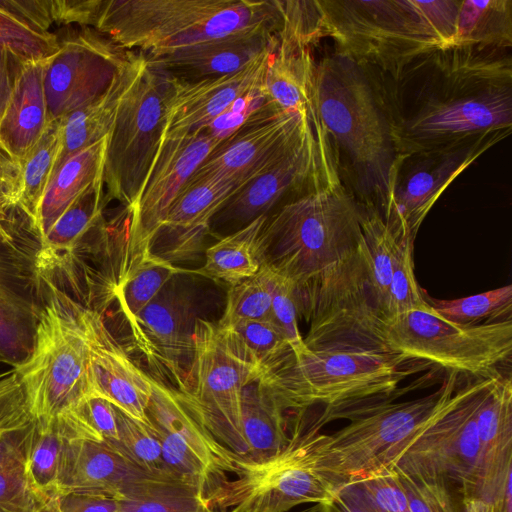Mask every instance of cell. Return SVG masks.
Wrapping results in <instances>:
<instances>
[{"mask_svg": "<svg viewBox=\"0 0 512 512\" xmlns=\"http://www.w3.org/2000/svg\"><path fill=\"white\" fill-rule=\"evenodd\" d=\"M281 23L277 0H101L92 28L152 55Z\"/></svg>", "mask_w": 512, "mask_h": 512, "instance_id": "cell-1", "label": "cell"}, {"mask_svg": "<svg viewBox=\"0 0 512 512\" xmlns=\"http://www.w3.org/2000/svg\"><path fill=\"white\" fill-rule=\"evenodd\" d=\"M363 215L339 176L326 180L268 215L263 264L298 288L360 248Z\"/></svg>", "mask_w": 512, "mask_h": 512, "instance_id": "cell-2", "label": "cell"}, {"mask_svg": "<svg viewBox=\"0 0 512 512\" xmlns=\"http://www.w3.org/2000/svg\"><path fill=\"white\" fill-rule=\"evenodd\" d=\"M315 103L323 128L348 156L359 185L383 204L397 161L386 120L355 61L338 55L316 65Z\"/></svg>", "mask_w": 512, "mask_h": 512, "instance_id": "cell-3", "label": "cell"}, {"mask_svg": "<svg viewBox=\"0 0 512 512\" xmlns=\"http://www.w3.org/2000/svg\"><path fill=\"white\" fill-rule=\"evenodd\" d=\"M411 361L394 352L307 349L258 379L285 411L322 404L326 417L352 403L390 395L415 371Z\"/></svg>", "mask_w": 512, "mask_h": 512, "instance_id": "cell-4", "label": "cell"}, {"mask_svg": "<svg viewBox=\"0 0 512 512\" xmlns=\"http://www.w3.org/2000/svg\"><path fill=\"white\" fill-rule=\"evenodd\" d=\"M320 425L294 426L286 446L263 461L236 455L235 478H226L211 493L209 504L218 512H288L304 504H325L339 485L321 461Z\"/></svg>", "mask_w": 512, "mask_h": 512, "instance_id": "cell-5", "label": "cell"}, {"mask_svg": "<svg viewBox=\"0 0 512 512\" xmlns=\"http://www.w3.org/2000/svg\"><path fill=\"white\" fill-rule=\"evenodd\" d=\"M310 350L391 352L372 287L364 242L350 257L294 288Z\"/></svg>", "mask_w": 512, "mask_h": 512, "instance_id": "cell-6", "label": "cell"}, {"mask_svg": "<svg viewBox=\"0 0 512 512\" xmlns=\"http://www.w3.org/2000/svg\"><path fill=\"white\" fill-rule=\"evenodd\" d=\"M29 356L12 367L32 420H52L91 393L89 350L71 299L51 286Z\"/></svg>", "mask_w": 512, "mask_h": 512, "instance_id": "cell-7", "label": "cell"}, {"mask_svg": "<svg viewBox=\"0 0 512 512\" xmlns=\"http://www.w3.org/2000/svg\"><path fill=\"white\" fill-rule=\"evenodd\" d=\"M173 80L145 63L123 95L108 135L104 162L106 199L132 207L161 144Z\"/></svg>", "mask_w": 512, "mask_h": 512, "instance_id": "cell-8", "label": "cell"}, {"mask_svg": "<svg viewBox=\"0 0 512 512\" xmlns=\"http://www.w3.org/2000/svg\"><path fill=\"white\" fill-rule=\"evenodd\" d=\"M496 377L478 379L448 397L399 448L389 466L407 474L442 478L463 498L476 497L480 471L476 414Z\"/></svg>", "mask_w": 512, "mask_h": 512, "instance_id": "cell-9", "label": "cell"}, {"mask_svg": "<svg viewBox=\"0 0 512 512\" xmlns=\"http://www.w3.org/2000/svg\"><path fill=\"white\" fill-rule=\"evenodd\" d=\"M391 352L478 379L496 377L512 354V320L464 326L434 310H413L385 320Z\"/></svg>", "mask_w": 512, "mask_h": 512, "instance_id": "cell-10", "label": "cell"}, {"mask_svg": "<svg viewBox=\"0 0 512 512\" xmlns=\"http://www.w3.org/2000/svg\"><path fill=\"white\" fill-rule=\"evenodd\" d=\"M457 377L450 372L432 394L368 407L333 435L323 434L320 454L326 472L343 485L389 466L399 448L456 392Z\"/></svg>", "mask_w": 512, "mask_h": 512, "instance_id": "cell-11", "label": "cell"}, {"mask_svg": "<svg viewBox=\"0 0 512 512\" xmlns=\"http://www.w3.org/2000/svg\"><path fill=\"white\" fill-rule=\"evenodd\" d=\"M325 34L342 55L394 67L441 50L414 0L318 1Z\"/></svg>", "mask_w": 512, "mask_h": 512, "instance_id": "cell-12", "label": "cell"}, {"mask_svg": "<svg viewBox=\"0 0 512 512\" xmlns=\"http://www.w3.org/2000/svg\"><path fill=\"white\" fill-rule=\"evenodd\" d=\"M193 354L176 389L213 436L240 457L248 454L241 423V393L257 379L226 346L217 324L197 318Z\"/></svg>", "mask_w": 512, "mask_h": 512, "instance_id": "cell-13", "label": "cell"}, {"mask_svg": "<svg viewBox=\"0 0 512 512\" xmlns=\"http://www.w3.org/2000/svg\"><path fill=\"white\" fill-rule=\"evenodd\" d=\"M339 176L330 138L321 122H311L266 168L246 181L215 214L211 224L240 229L292 198Z\"/></svg>", "mask_w": 512, "mask_h": 512, "instance_id": "cell-14", "label": "cell"}, {"mask_svg": "<svg viewBox=\"0 0 512 512\" xmlns=\"http://www.w3.org/2000/svg\"><path fill=\"white\" fill-rule=\"evenodd\" d=\"M151 385L146 416L160 440L163 460L174 477L196 487L208 501L227 474H233L236 454L213 436L176 389L153 378Z\"/></svg>", "mask_w": 512, "mask_h": 512, "instance_id": "cell-15", "label": "cell"}, {"mask_svg": "<svg viewBox=\"0 0 512 512\" xmlns=\"http://www.w3.org/2000/svg\"><path fill=\"white\" fill-rule=\"evenodd\" d=\"M133 53L92 27L58 39L57 50L47 58L44 70L49 121L99 98Z\"/></svg>", "mask_w": 512, "mask_h": 512, "instance_id": "cell-16", "label": "cell"}, {"mask_svg": "<svg viewBox=\"0 0 512 512\" xmlns=\"http://www.w3.org/2000/svg\"><path fill=\"white\" fill-rule=\"evenodd\" d=\"M495 141L496 137L486 141L479 138L469 144L432 152L402 177L395 170L382 216L392 233L415 240L424 218L443 191Z\"/></svg>", "mask_w": 512, "mask_h": 512, "instance_id": "cell-17", "label": "cell"}, {"mask_svg": "<svg viewBox=\"0 0 512 512\" xmlns=\"http://www.w3.org/2000/svg\"><path fill=\"white\" fill-rule=\"evenodd\" d=\"M27 242L0 243V362L11 368L29 356L49 296L34 266L39 242Z\"/></svg>", "mask_w": 512, "mask_h": 512, "instance_id": "cell-18", "label": "cell"}, {"mask_svg": "<svg viewBox=\"0 0 512 512\" xmlns=\"http://www.w3.org/2000/svg\"><path fill=\"white\" fill-rule=\"evenodd\" d=\"M175 277L128 325L149 366L158 374L173 378L179 386L192 358L197 318L189 294Z\"/></svg>", "mask_w": 512, "mask_h": 512, "instance_id": "cell-19", "label": "cell"}, {"mask_svg": "<svg viewBox=\"0 0 512 512\" xmlns=\"http://www.w3.org/2000/svg\"><path fill=\"white\" fill-rule=\"evenodd\" d=\"M71 302L88 345L91 393L105 398L130 418L149 424L146 410L151 377L133 363L100 312Z\"/></svg>", "mask_w": 512, "mask_h": 512, "instance_id": "cell-20", "label": "cell"}, {"mask_svg": "<svg viewBox=\"0 0 512 512\" xmlns=\"http://www.w3.org/2000/svg\"><path fill=\"white\" fill-rule=\"evenodd\" d=\"M311 122L298 112H278L248 122L223 140L192 177L220 175L243 184L277 158Z\"/></svg>", "mask_w": 512, "mask_h": 512, "instance_id": "cell-21", "label": "cell"}, {"mask_svg": "<svg viewBox=\"0 0 512 512\" xmlns=\"http://www.w3.org/2000/svg\"><path fill=\"white\" fill-rule=\"evenodd\" d=\"M243 184L220 175L191 177L170 206L151 253L172 264L194 259L203 248L212 218Z\"/></svg>", "mask_w": 512, "mask_h": 512, "instance_id": "cell-22", "label": "cell"}, {"mask_svg": "<svg viewBox=\"0 0 512 512\" xmlns=\"http://www.w3.org/2000/svg\"><path fill=\"white\" fill-rule=\"evenodd\" d=\"M277 31L259 28L144 55L148 64L177 81L195 82L235 73L275 49Z\"/></svg>", "mask_w": 512, "mask_h": 512, "instance_id": "cell-23", "label": "cell"}, {"mask_svg": "<svg viewBox=\"0 0 512 512\" xmlns=\"http://www.w3.org/2000/svg\"><path fill=\"white\" fill-rule=\"evenodd\" d=\"M273 51L261 54L232 74L195 82L172 78L174 90L167 110L163 137L184 136L206 127L237 98L262 81Z\"/></svg>", "mask_w": 512, "mask_h": 512, "instance_id": "cell-24", "label": "cell"}, {"mask_svg": "<svg viewBox=\"0 0 512 512\" xmlns=\"http://www.w3.org/2000/svg\"><path fill=\"white\" fill-rule=\"evenodd\" d=\"M480 441L477 498L495 502L511 489L512 378L500 374L485 391L476 414Z\"/></svg>", "mask_w": 512, "mask_h": 512, "instance_id": "cell-25", "label": "cell"}, {"mask_svg": "<svg viewBox=\"0 0 512 512\" xmlns=\"http://www.w3.org/2000/svg\"><path fill=\"white\" fill-rule=\"evenodd\" d=\"M64 436L58 497L81 493L120 500L132 485L151 475L106 442Z\"/></svg>", "mask_w": 512, "mask_h": 512, "instance_id": "cell-26", "label": "cell"}, {"mask_svg": "<svg viewBox=\"0 0 512 512\" xmlns=\"http://www.w3.org/2000/svg\"><path fill=\"white\" fill-rule=\"evenodd\" d=\"M510 88H490L470 96L434 104L416 116L410 131L416 138L438 140L510 129Z\"/></svg>", "mask_w": 512, "mask_h": 512, "instance_id": "cell-27", "label": "cell"}, {"mask_svg": "<svg viewBox=\"0 0 512 512\" xmlns=\"http://www.w3.org/2000/svg\"><path fill=\"white\" fill-rule=\"evenodd\" d=\"M47 58L22 62L0 119V144L20 163L49 123L43 83Z\"/></svg>", "mask_w": 512, "mask_h": 512, "instance_id": "cell-28", "label": "cell"}, {"mask_svg": "<svg viewBox=\"0 0 512 512\" xmlns=\"http://www.w3.org/2000/svg\"><path fill=\"white\" fill-rule=\"evenodd\" d=\"M144 63L145 56L134 51L130 59L118 71L108 89L99 98L61 118L62 148L53 176L71 155L110 133L120 101L138 76Z\"/></svg>", "mask_w": 512, "mask_h": 512, "instance_id": "cell-29", "label": "cell"}, {"mask_svg": "<svg viewBox=\"0 0 512 512\" xmlns=\"http://www.w3.org/2000/svg\"><path fill=\"white\" fill-rule=\"evenodd\" d=\"M108 135L71 155L50 180L31 225L38 241L78 198L103 178Z\"/></svg>", "mask_w": 512, "mask_h": 512, "instance_id": "cell-30", "label": "cell"}, {"mask_svg": "<svg viewBox=\"0 0 512 512\" xmlns=\"http://www.w3.org/2000/svg\"><path fill=\"white\" fill-rule=\"evenodd\" d=\"M315 71L309 48L278 42L264 73L263 88L282 111L305 113L319 119Z\"/></svg>", "mask_w": 512, "mask_h": 512, "instance_id": "cell-31", "label": "cell"}, {"mask_svg": "<svg viewBox=\"0 0 512 512\" xmlns=\"http://www.w3.org/2000/svg\"><path fill=\"white\" fill-rule=\"evenodd\" d=\"M240 423L248 454L247 461H263L279 453L288 443L285 410L259 379L244 386Z\"/></svg>", "mask_w": 512, "mask_h": 512, "instance_id": "cell-32", "label": "cell"}, {"mask_svg": "<svg viewBox=\"0 0 512 512\" xmlns=\"http://www.w3.org/2000/svg\"><path fill=\"white\" fill-rule=\"evenodd\" d=\"M268 215L260 216L207 248L195 273L233 286L256 274L263 264L261 234Z\"/></svg>", "mask_w": 512, "mask_h": 512, "instance_id": "cell-33", "label": "cell"}, {"mask_svg": "<svg viewBox=\"0 0 512 512\" xmlns=\"http://www.w3.org/2000/svg\"><path fill=\"white\" fill-rule=\"evenodd\" d=\"M234 357L258 378L280 367L293 352L269 320H235L217 323Z\"/></svg>", "mask_w": 512, "mask_h": 512, "instance_id": "cell-34", "label": "cell"}, {"mask_svg": "<svg viewBox=\"0 0 512 512\" xmlns=\"http://www.w3.org/2000/svg\"><path fill=\"white\" fill-rule=\"evenodd\" d=\"M65 436L58 418L32 420L23 433L27 474L53 506L59 495V472Z\"/></svg>", "mask_w": 512, "mask_h": 512, "instance_id": "cell-35", "label": "cell"}, {"mask_svg": "<svg viewBox=\"0 0 512 512\" xmlns=\"http://www.w3.org/2000/svg\"><path fill=\"white\" fill-rule=\"evenodd\" d=\"M511 6L510 0L461 1L456 32L448 49L475 45L510 47Z\"/></svg>", "mask_w": 512, "mask_h": 512, "instance_id": "cell-36", "label": "cell"}, {"mask_svg": "<svg viewBox=\"0 0 512 512\" xmlns=\"http://www.w3.org/2000/svg\"><path fill=\"white\" fill-rule=\"evenodd\" d=\"M119 502L121 512H217L196 487L175 477L149 475Z\"/></svg>", "mask_w": 512, "mask_h": 512, "instance_id": "cell-37", "label": "cell"}, {"mask_svg": "<svg viewBox=\"0 0 512 512\" xmlns=\"http://www.w3.org/2000/svg\"><path fill=\"white\" fill-rule=\"evenodd\" d=\"M25 429L0 440V512H52L51 503L34 487L26 471Z\"/></svg>", "mask_w": 512, "mask_h": 512, "instance_id": "cell-38", "label": "cell"}, {"mask_svg": "<svg viewBox=\"0 0 512 512\" xmlns=\"http://www.w3.org/2000/svg\"><path fill=\"white\" fill-rule=\"evenodd\" d=\"M62 148V119L50 120L43 134L21 162V193L17 209L31 225L53 176Z\"/></svg>", "mask_w": 512, "mask_h": 512, "instance_id": "cell-39", "label": "cell"}, {"mask_svg": "<svg viewBox=\"0 0 512 512\" xmlns=\"http://www.w3.org/2000/svg\"><path fill=\"white\" fill-rule=\"evenodd\" d=\"M188 272L175 264L150 254L114 292V299L129 323L175 275Z\"/></svg>", "mask_w": 512, "mask_h": 512, "instance_id": "cell-40", "label": "cell"}, {"mask_svg": "<svg viewBox=\"0 0 512 512\" xmlns=\"http://www.w3.org/2000/svg\"><path fill=\"white\" fill-rule=\"evenodd\" d=\"M430 300L435 313L464 326L512 320V285L452 300Z\"/></svg>", "mask_w": 512, "mask_h": 512, "instance_id": "cell-41", "label": "cell"}, {"mask_svg": "<svg viewBox=\"0 0 512 512\" xmlns=\"http://www.w3.org/2000/svg\"><path fill=\"white\" fill-rule=\"evenodd\" d=\"M362 234L373 291L385 319L396 236L377 212H364Z\"/></svg>", "mask_w": 512, "mask_h": 512, "instance_id": "cell-42", "label": "cell"}, {"mask_svg": "<svg viewBox=\"0 0 512 512\" xmlns=\"http://www.w3.org/2000/svg\"><path fill=\"white\" fill-rule=\"evenodd\" d=\"M116 412L119 438L107 444L151 475L174 477L163 460L160 440L150 424L130 418L117 408Z\"/></svg>", "mask_w": 512, "mask_h": 512, "instance_id": "cell-43", "label": "cell"}, {"mask_svg": "<svg viewBox=\"0 0 512 512\" xmlns=\"http://www.w3.org/2000/svg\"><path fill=\"white\" fill-rule=\"evenodd\" d=\"M413 247L411 237H396L385 320L408 311L431 309L415 278Z\"/></svg>", "mask_w": 512, "mask_h": 512, "instance_id": "cell-44", "label": "cell"}, {"mask_svg": "<svg viewBox=\"0 0 512 512\" xmlns=\"http://www.w3.org/2000/svg\"><path fill=\"white\" fill-rule=\"evenodd\" d=\"M275 272L262 264L253 276L230 286L224 314L219 323L235 320H268Z\"/></svg>", "mask_w": 512, "mask_h": 512, "instance_id": "cell-45", "label": "cell"}, {"mask_svg": "<svg viewBox=\"0 0 512 512\" xmlns=\"http://www.w3.org/2000/svg\"><path fill=\"white\" fill-rule=\"evenodd\" d=\"M264 77V76H263ZM282 111L271 101L263 88V79L237 98L204 129L221 142L250 121Z\"/></svg>", "mask_w": 512, "mask_h": 512, "instance_id": "cell-46", "label": "cell"}, {"mask_svg": "<svg viewBox=\"0 0 512 512\" xmlns=\"http://www.w3.org/2000/svg\"><path fill=\"white\" fill-rule=\"evenodd\" d=\"M0 46L7 47L26 59H45L58 47V38L28 24L0 6Z\"/></svg>", "mask_w": 512, "mask_h": 512, "instance_id": "cell-47", "label": "cell"}, {"mask_svg": "<svg viewBox=\"0 0 512 512\" xmlns=\"http://www.w3.org/2000/svg\"><path fill=\"white\" fill-rule=\"evenodd\" d=\"M393 469L406 494L411 512H460L454 488L444 479Z\"/></svg>", "mask_w": 512, "mask_h": 512, "instance_id": "cell-48", "label": "cell"}, {"mask_svg": "<svg viewBox=\"0 0 512 512\" xmlns=\"http://www.w3.org/2000/svg\"><path fill=\"white\" fill-rule=\"evenodd\" d=\"M350 481L358 487L371 512H411L392 467H382Z\"/></svg>", "mask_w": 512, "mask_h": 512, "instance_id": "cell-49", "label": "cell"}, {"mask_svg": "<svg viewBox=\"0 0 512 512\" xmlns=\"http://www.w3.org/2000/svg\"><path fill=\"white\" fill-rule=\"evenodd\" d=\"M268 320L286 340L295 357L308 349L298 326L294 286L276 273Z\"/></svg>", "mask_w": 512, "mask_h": 512, "instance_id": "cell-50", "label": "cell"}, {"mask_svg": "<svg viewBox=\"0 0 512 512\" xmlns=\"http://www.w3.org/2000/svg\"><path fill=\"white\" fill-rule=\"evenodd\" d=\"M31 421L17 374L12 368L0 372V428L19 431Z\"/></svg>", "mask_w": 512, "mask_h": 512, "instance_id": "cell-51", "label": "cell"}, {"mask_svg": "<svg viewBox=\"0 0 512 512\" xmlns=\"http://www.w3.org/2000/svg\"><path fill=\"white\" fill-rule=\"evenodd\" d=\"M414 3L440 40L441 50H447L456 32L457 17L461 1L414 0Z\"/></svg>", "mask_w": 512, "mask_h": 512, "instance_id": "cell-52", "label": "cell"}, {"mask_svg": "<svg viewBox=\"0 0 512 512\" xmlns=\"http://www.w3.org/2000/svg\"><path fill=\"white\" fill-rule=\"evenodd\" d=\"M101 0H51L53 23L92 27Z\"/></svg>", "mask_w": 512, "mask_h": 512, "instance_id": "cell-53", "label": "cell"}, {"mask_svg": "<svg viewBox=\"0 0 512 512\" xmlns=\"http://www.w3.org/2000/svg\"><path fill=\"white\" fill-rule=\"evenodd\" d=\"M52 512H121L119 500L111 497L67 493L58 497Z\"/></svg>", "mask_w": 512, "mask_h": 512, "instance_id": "cell-54", "label": "cell"}, {"mask_svg": "<svg viewBox=\"0 0 512 512\" xmlns=\"http://www.w3.org/2000/svg\"><path fill=\"white\" fill-rule=\"evenodd\" d=\"M21 163L0 144V202L16 210L21 193Z\"/></svg>", "mask_w": 512, "mask_h": 512, "instance_id": "cell-55", "label": "cell"}, {"mask_svg": "<svg viewBox=\"0 0 512 512\" xmlns=\"http://www.w3.org/2000/svg\"><path fill=\"white\" fill-rule=\"evenodd\" d=\"M27 60L17 52L0 46V119L11 97L20 66Z\"/></svg>", "mask_w": 512, "mask_h": 512, "instance_id": "cell-56", "label": "cell"}, {"mask_svg": "<svg viewBox=\"0 0 512 512\" xmlns=\"http://www.w3.org/2000/svg\"><path fill=\"white\" fill-rule=\"evenodd\" d=\"M319 506L321 512H371L360 490L352 481L341 485L329 502Z\"/></svg>", "mask_w": 512, "mask_h": 512, "instance_id": "cell-57", "label": "cell"}, {"mask_svg": "<svg viewBox=\"0 0 512 512\" xmlns=\"http://www.w3.org/2000/svg\"><path fill=\"white\" fill-rule=\"evenodd\" d=\"M10 211L0 202V243L18 246L28 239L19 236L16 227L11 220Z\"/></svg>", "mask_w": 512, "mask_h": 512, "instance_id": "cell-58", "label": "cell"}, {"mask_svg": "<svg viewBox=\"0 0 512 512\" xmlns=\"http://www.w3.org/2000/svg\"><path fill=\"white\" fill-rule=\"evenodd\" d=\"M463 512H495L493 502L477 497L463 498Z\"/></svg>", "mask_w": 512, "mask_h": 512, "instance_id": "cell-59", "label": "cell"}, {"mask_svg": "<svg viewBox=\"0 0 512 512\" xmlns=\"http://www.w3.org/2000/svg\"><path fill=\"white\" fill-rule=\"evenodd\" d=\"M511 491L506 492L494 502L495 512H512Z\"/></svg>", "mask_w": 512, "mask_h": 512, "instance_id": "cell-60", "label": "cell"}, {"mask_svg": "<svg viewBox=\"0 0 512 512\" xmlns=\"http://www.w3.org/2000/svg\"><path fill=\"white\" fill-rule=\"evenodd\" d=\"M301 512H321L319 504H316L314 507L308 508Z\"/></svg>", "mask_w": 512, "mask_h": 512, "instance_id": "cell-61", "label": "cell"}, {"mask_svg": "<svg viewBox=\"0 0 512 512\" xmlns=\"http://www.w3.org/2000/svg\"><path fill=\"white\" fill-rule=\"evenodd\" d=\"M20 431V430H19ZM12 432H15V431H9V430H5V429H1L0 428V440L7 434L9 433H12Z\"/></svg>", "mask_w": 512, "mask_h": 512, "instance_id": "cell-62", "label": "cell"}]
</instances>
